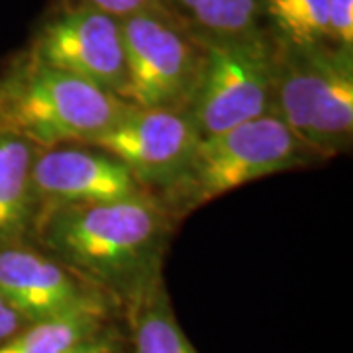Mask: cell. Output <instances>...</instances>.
<instances>
[{"instance_id": "cell-3", "label": "cell", "mask_w": 353, "mask_h": 353, "mask_svg": "<svg viewBox=\"0 0 353 353\" xmlns=\"http://www.w3.org/2000/svg\"><path fill=\"white\" fill-rule=\"evenodd\" d=\"M310 163H316L314 155L277 114H267L214 136H201L181 175L155 196L176 220L252 181Z\"/></svg>"}, {"instance_id": "cell-14", "label": "cell", "mask_w": 353, "mask_h": 353, "mask_svg": "<svg viewBox=\"0 0 353 353\" xmlns=\"http://www.w3.org/2000/svg\"><path fill=\"white\" fill-rule=\"evenodd\" d=\"M201 38H238L259 32L261 0H169Z\"/></svg>"}, {"instance_id": "cell-6", "label": "cell", "mask_w": 353, "mask_h": 353, "mask_svg": "<svg viewBox=\"0 0 353 353\" xmlns=\"http://www.w3.org/2000/svg\"><path fill=\"white\" fill-rule=\"evenodd\" d=\"M204 61L189 114L201 136L275 114V43L263 32L202 38Z\"/></svg>"}, {"instance_id": "cell-4", "label": "cell", "mask_w": 353, "mask_h": 353, "mask_svg": "<svg viewBox=\"0 0 353 353\" xmlns=\"http://www.w3.org/2000/svg\"><path fill=\"white\" fill-rule=\"evenodd\" d=\"M275 114L316 161L345 152L353 136V53L328 43L275 46Z\"/></svg>"}, {"instance_id": "cell-8", "label": "cell", "mask_w": 353, "mask_h": 353, "mask_svg": "<svg viewBox=\"0 0 353 353\" xmlns=\"http://www.w3.org/2000/svg\"><path fill=\"white\" fill-rule=\"evenodd\" d=\"M28 51L41 63L116 97L124 87L126 63L120 20L97 8L69 4L39 26Z\"/></svg>"}, {"instance_id": "cell-1", "label": "cell", "mask_w": 353, "mask_h": 353, "mask_svg": "<svg viewBox=\"0 0 353 353\" xmlns=\"http://www.w3.org/2000/svg\"><path fill=\"white\" fill-rule=\"evenodd\" d=\"M173 222L161 201L143 192L53 212L36 224L32 241L128 312L163 283Z\"/></svg>"}, {"instance_id": "cell-17", "label": "cell", "mask_w": 353, "mask_h": 353, "mask_svg": "<svg viewBox=\"0 0 353 353\" xmlns=\"http://www.w3.org/2000/svg\"><path fill=\"white\" fill-rule=\"evenodd\" d=\"M71 4H83V6L97 8L116 20H124L134 14L150 12V10L171 8L169 0H73Z\"/></svg>"}, {"instance_id": "cell-18", "label": "cell", "mask_w": 353, "mask_h": 353, "mask_svg": "<svg viewBox=\"0 0 353 353\" xmlns=\"http://www.w3.org/2000/svg\"><path fill=\"white\" fill-rule=\"evenodd\" d=\"M79 353H124V340L112 324H106L99 334L81 343Z\"/></svg>"}, {"instance_id": "cell-19", "label": "cell", "mask_w": 353, "mask_h": 353, "mask_svg": "<svg viewBox=\"0 0 353 353\" xmlns=\"http://www.w3.org/2000/svg\"><path fill=\"white\" fill-rule=\"evenodd\" d=\"M24 326H28V322L0 294V343L8 340V338H12L14 334L20 332Z\"/></svg>"}, {"instance_id": "cell-9", "label": "cell", "mask_w": 353, "mask_h": 353, "mask_svg": "<svg viewBox=\"0 0 353 353\" xmlns=\"http://www.w3.org/2000/svg\"><path fill=\"white\" fill-rule=\"evenodd\" d=\"M36 220L53 212L138 196L145 190L122 161L92 145L65 143L38 150L32 167Z\"/></svg>"}, {"instance_id": "cell-7", "label": "cell", "mask_w": 353, "mask_h": 353, "mask_svg": "<svg viewBox=\"0 0 353 353\" xmlns=\"http://www.w3.org/2000/svg\"><path fill=\"white\" fill-rule=\"evenodd\" d=\"M0 294L28 324L71 316L110 320L120 306L34 241L0 243Z\"/></svg>"}, {"instance_id": "cell-5", "label": "cell", "mask_w": 353, "mask_h": 353, "mask_svg": "<svg viewBox=\"0 0 353 353\" xmlns=\"http://www.w3.org/2000/svg\"><path fill=\"white\" fill-rule=\"evenodd\" d=\"M126 81L120 99L134 108L189 110L204 41L173 8L120 20Z\"/></svg>"}, {"instance_id": "cell-13", "label": "cell", "mask_w": 353, "mask_h": 353, "mask_svg": "<svg viewBox=\"0 0 353 353\" xmlns=\"http://www.w3.org/2000/svg\"><path fill=\"white\" fill-rule=\"evenodd\" d=\"M273 43L285 50H308L328 43V0H261Z\"/></svg>"}, {"instance_id": "cell-10", "label": "cell", "mask_w": 353, "mask_h": 353, "mask_svg": "<svg viewBox=\"0 0 353 353\" xmlns=\"http://www.w3.org/2000/svg\"><path fill=\"white\" fill-rule=\"evenodd\" d=\"M199 139L201 132L189 110L132 108L85 145L110 153L143 189L157 194L181 175Z\"/></svg>"}, {"instance_id": "cell-15", "label": "cell", "mask_w": 353, "mask_h": 353, "mask_svg": "<svg viewBox=\"0 0 353 353\" xmlns=\"http://www.w3.org/2000/svg\"><path fill=\"white\" fill-rule=\"evenodd\" d=\"M110 320L101 316H71L28 324L0 343V353H67L99 334Z\"/></svg>"}, {"instance_id": "cell-2", "label": "cell", "mask_w": 353, "mask_h": 353, "mask_svg": "<svg viewBox=\"0 0 353 353\" xmlns=\"http://www.w3.org/2000/svg\"><path fill=\"white\" fill-rule=\"evenodd\" d=\"M134 106L112 92L18 53L0 71V132L38 150L88 143L118 124Z\"/></svg>"}, {"instance_id": "cell-16", "label": "cell", "mask_w": 353, "mask_h": 353, "mask_svg": "<svg viewBox=\"0 0 353 353\" xmlns=\"http://www.w3.org/2000/svg\"><path fill=\"white\" fill-rule=\"evenodd\" d=\"M328 46L353 53V0H328Z\"/></svg>"}, {"instance_id": "cell-12", "label": "cell", "mask_w": 353, "mask_h": 353, "mask_svg": "<svg viewBox=\"0 0 353 353\" xmlns=\"http://www.w3.org/2000/svg\"><path fill=\"white\" fill-rule=\"evenodd\" d=\"M134 353H199L176 322L163 283L126 312Z\"/></svg>"}, {"instance_id": "cell-11", "label": "cell", "mask_w": 353, "mask_h": 353, "mask_svg": "<svg viewBox=\"0 0 353 353\" xmlns=\"http://www.w3.org/2000/svg\"><path fill=\"white\" fill-rule=\"evenodd\" d=\"M38 148L0 132V243L32 241L36 206L32 167Z\"/></svg>"}]
</instances>
